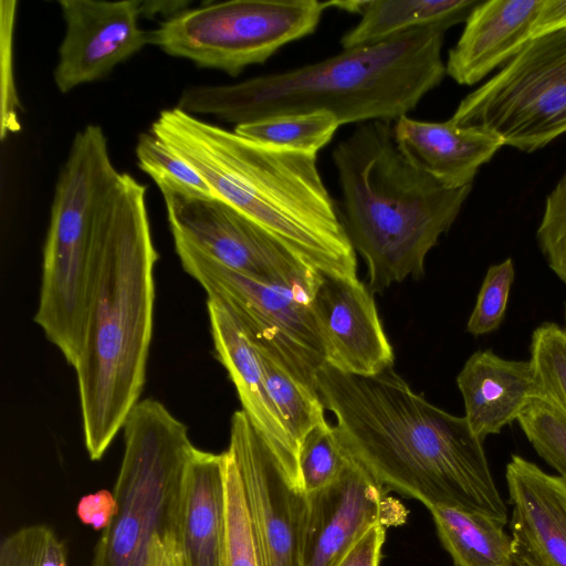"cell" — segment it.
<instances>
[{"label": "cell", "instance_id": "6da1fadb", "mask_svg": "<svg viewBox=\"0 0 566 566\" xmlns=\"http://www.w3.org/2000/svg\"><path fill=\"white\" fill-rule=\"evenodd\" d=\"M316 386L335 416L343 450L386 493L427 509L458 506L507 523L483 442L464 417L415 392L394 367L358 376L325 364Z\"/></svg>", "mask_w": 566, "mask_h": 566}, {"label": "cell", "instance_id": "7a4b0ae2", "mask_svg": "<svg viewBox=\"0 0 566 566\" xmlns=\"http://www.w3.org/2000/svg\"><path fill=\"white\" fill-rule=\"evenodd\" d=\"M146 186L109 180L98 213L78 356L74 365L84 443L102 459L139 401L153 335L158 259Z\"/></svg>", "mask_w": 566, "mask_h": 566}, {"label": "cell", "instance_id": "3957f363", "mask_svg": "<svg viewBox=\"0 0 566 566\" xmlns=\"http://www.w3.org/2000/svg\"><path fill=\"white\" fill-rule=\"evenodd\" d=\"M150 132L195 167L214 196L319 274L356 279V251L317 167V155L243 137L177 106Z\"/></svg>", "mask_w": 566, "mask_h": 566}, {"label": "cell", "instance_id": "277c9868", "mask_svg": "<svg viewBox=\"0 0 566 566\" xmlns=\"http://www.w3.org/2000/svg\"><path fill=\"white\" fill-rule=\"evenodd\" d=\"M442 28L408 31L300 67L228 85L186 87L177 107L238 125L281 114L327 111L340 126L396 122L446 75Z\"/></svg>", "mask_w": 566, "mask_h": 566}, {"label": "cell", "instance_id": "5b68a950", "mask_svg": "<svg viewBox=\"0 0 566 566\" xmlns=\"http://www.w3.org/2000/svg\"><path fill=\"white\" fill-rule=\"evenodd\" d=\"M391 123H360L332 153L342 191L339 216L367 264L373 293L423 274L427 254L449 231L472 188H447L417 169L399 150Z\"/></svg>", "mask_w": 566, "mask_h": 566}, {"label": "cell", "instance_id": "8992f818", "mask_svg": "<svg viewBox=\"0 0 566 566\" xmlns=\"http://www.w3.org/2000/svg\"><path fill=\"white\" fill-rule=\"evenodd\" d=\"M116 171L103 129L90 124L75 134L55 184L34 321L72 367L81 345L98 213Z\"/></svg>", "mask_w": 566, "mask_h": 566}, {"label": "cell", "instance_id": "52a82bcc", "mask_svg": "<svg viewBox=\"0 0 566 566\" xmlns=\"http://www.w3.org/2000/svg\"><path fill=\"white\" fill-rule=\"evenodd\" d=\"M123 430L113 492L118 510L95 546L92 566H147L154 536H177L180 483L195 449L186 424L147 398L134 406Z\"/></svg>", "mask_w": 566, "mask_h": 566}, {"label": "cell", "instance_id": "ba28073f", "mask_svg": "<svg viewBox=\"0 0 566 566\" xmlns=\"http://www.w3.org/2000/svg\"><path fill=\"white\" fill-rule=\"evenodd\" d=\"M325 10V2L317 0L211 2L163 21L150 31V44L200 67L238 76L312 34Z\"/></svg>", "mask_w": 566, "mask_h": 566}, {"label": "cell", "instance_id": "9c48e42d", "mask_svg": "<svg viewBox=\"0 0 566 566\" xmlns=\"http://www.w3.org/2000/svg\"><path fill=\"white\" fill-rule=\"evenodd\" d=\"M532 153L566 133V28L533 38L450 118Z\"/></svg>", "mask_w": 566, "mask_h": 566}, {"label": "cell", "instance_id": "30bf717a", "mask_svg": "<svg viewBox=\"0 0 566 566\" xmlns=\"http://www.w3.org/2000/svg\"><path fill=\"white\" fill-rule=\"evenodd\" d=\"M175 249L184 270L208 296L232 308L255 346L276 356L296 378L318 391L316 376L325 356L311 293L262 282L184 245Z\"/></svg>", "mask_w": 566, "mask_h": 566}, {"label": "cell", "instance_id": "8fae6325", "mask_svg": "<svg viewBox=\"0 0 566 566\" xmlns=\"http://www.w3.org/2000/svg\"><path fill=\"white\" fill-rule=\"evenodd\" d=\"M157 186L175 245L190 248L262 282L313 294L322 274L230 205L174 184Z\"/></svg>", "mask_w": 566, "mask_h": 566}, {"label": "cell", "instance_id": "7c38bea8", "mask_svg": "<svg viewBox=\"0 0 566 566\" xmlns=\"http://www.w3.org/2000/svg\"><path fill=\"white\" fill-rule=\"evenodd\" d=\"M228 451L243 486L263 566H303L307 493L243 410L231 418Z\"/></svg>", "mask_w": 566, "mask_h": 566}, {"label": "cell", "instance_id": "4fadbf2b", "mask_svg": "<svg viewBox=\"0 0 566 566\" xmlns=\"http://www.w3.org/2000/svg\"><path fill=\"white\" fill-rule=\"evenodd\" d=\"M65 34L53 71L61 93L99 81L145 45L150 31L139 27V0H61Z\"/></svg>", "mask_w": 566, "mask_h": 566}, {"label": "cell", "instance_id": "5bb4252c", "mask_svg": "<svg viewBox=\"0 0 566 566\" xmlns=\"http://www.w3.org/2000/svg\"><path fill=\"white\" fill-rule=\"evenodd\" d=\"M355 461L329 485L307 494L303 566H335L370 526L403 523L407 511Z\"/></svg>", "mask_w": 566, "mask_h": 566}, {"label": "cell", "instance_id": "9a60e30c", "mask_svg": "<svg viewBox=\"0 0 566 566\" xmlns=\"http://www.w3.org/2000/svg\"><path fill=\"white\" fill-rule=\"evenodd\" d=\"M373 292L358 277L321 275L311 297L325 364L352 375L373 376L395 363Z\"/></svg>", "mask_w": 566, "mask_h": 566}, {"label": "cell", "instance_id": "2e32d148", "mask_svg": "<svg viewBox=\"0 0 566 566\" xmlns=\"http://www.w3.org/2000/svg\"><path fill=\"white\" fill-rule=\"evenodd\" d=\"M505 478L515 566H566V482L516 454Z\"/></svg>", "mask_w": 566, "mask_h": 566}, {"label": "cell", "instance_id": "e0dca14e", "mask_svg": "<svg viewBox=\"0 0 566 566\" xmlns=\"http://www.w3.org/2000/svg\"><path fill=\"white\" fill-rule=\"evenodd\" d=\"M207 308L217 357L237 389L242 410L282 465L301 480L297 443L271 399L255 346L224 301L208 296Z\"/></svg>", "mask_w": 566, "mask_h": 566}, {"label": "cell", "instance_id": "ac0fdd59", "mask_svg": "<svg viewBox=\"0 0 566 566\" xmlns=\"http://www.w3.org/2000/svg\"><path fill=\"white\" fill-rule=\"evenodd\" d=\"M396 144L417 169L447 188L471 186L479 168L504 146L479 126L417 120L407 115L394 124Z\"/></svg>", "mask_w": 566, "mask_h": 566}, {"label": "cell", "instance_id": "d6986e66", "mask_svg": "<svg viewBox=\"0 0 566 566\" xmlns=\"http://www.w3.org/2000/svg\"><path fill=\"white\" fill-rule=\"evenodd\" d=\"M542 1H481L449 51L446 74L459 84L473 85L515 56L534 38Z\"/></svg>", "mask_w": 566, "mask_h": 566}, {"label": "cell", "instance_id": "ffe728a7", "mask_svg": "<svg viewBox=\"0 0 566 566\" xmlns=\"http://www.w3.org/2000/svg\"><path fill=\"white\" fill-rule=\"evenodd\" d=\"M226 451L195 447L182 474L176 541L182 566H222L226 535Z\"/></svg>", "mask_w": 566, "mask_h": 566}, {"label": "cell", "instance_id": "44dd1931", "mask_svg": "<svg viewBox=\"0 0 566 566\" xmlns=\"http://www.w3.org/2000/svg\"><path fill=\"white\" fill-rule=\"evenodd\" d=\"M457 385L464 418L482 442L517 421L526 406L539 398L531 361L505 359L491 349L476 350L467 359Z\"/></svg>", "mask_w": 566, "mask_h": 566}, {"label": "cell", "instance_id": "7402d4cb", "mask_svg": "<svg viewBox=\"0 0 566 566\" xmlns=\"http://www.w3.org/2000/svg\"><path fill=\"white\" fill-rule=\"evenodd\" d=\"M481 0H365L359 22L340 39L343 49L371 45L421 28L444 30L465 22Z\"/></svg>", "mask_w": 566, "mask_h": 566}, {"label": "cell", "instance_id": "603a6c76", "mask_svg": "<svg viewBox=\"0 0 566 566\" xmlns=\"http://www.w3.org/2000/svg\"><path fill=\"white\" fill-rule=\"evenodd\" d=\"M437 534L455 566H515L504 524L458 506L428 509Z\"/></svg>", "mask_w": 566, "mask_h": 566}, {"label": "cell", "instance_id": "cb8c5ba5", "mask_svg": "<svg viewBox=\"0 0 566 566\" xmlns=\"http://www.w3.org/2000/svg\"><path fill=\"white\" fill-rule=\"evenodd\" d=\"M255 348L271 399L298 447L312 429L327 422L325 419L326 408L318 391L296 378L269 350L258 346Z\"/></svg>", "mask_w": 566, "mask_h": 566}, {"label": "cell", "instance_id": "d4e9b609", "mask_svg": "<svg viewBox=\"0 0 566 566\" xmlns=\"http://www.w3.org/2000/svg\"><path fill=\"white\" fill-rule=\"evenodd\" d=\"M340 126L327 111L281 114L238 125L234 132L254 142L293 151L317 155Z\"/></svg>", "mask_w": 566, "mask_h": 566}, {"label": "cell", "instance_id": "484cf974", "mask_svg": "<svg viewBox=\"0 0 566 566\" xmlns=\"http://www.w3.org/2000/svg\"><path fill=\"white\" fill-rule=\"evenodd\" d=\"M226 535L222 566H263L237 464L226 451Z\"/></svg>", "mask_w": 566, "mask_h": 566}, {"label": "cell", "instance_id": "4316f807", "mask_svg": "<svg viewBox=\"0 0 566 566\" xmlns=\"http://www.w3.org/2000/svg\"><path fill=\"white\" fill-rule=\"evenodd\" d=\"M530 353L539 398L566 416V328L542 323L532 333Z\"/></svg>", "mask_w": 566, "mask_h": 566}, {"label": "cell", "instance_id": "83f0119b", "mask_svg": "<svg viewBox=\"0 0 566 566\" xmlns=\"http://www.w3.org/2000/svg\"><path fill=\"white\" fill-rule=\"evenodd\" d=\"M347 462L335 426L325 422L312 429L298 446V469L305 492L310 494L333 483Z\"/></svg>", "mask_w": 566, "mask_h": 566}, {"label": "cell", "instance_id": "f1b7e54d", "mask_svg": "<svg viewBox=\"0 0 566 566\" xmlns=\"http://www.w3.org/2000/svg\"><path fill=\"white\" fill-rule=\"evenodd\" d=\"M517 422L537 454L566 482V416L548 401L535 398Z\"/></svg>", "mask_w": 566, "mask_h": 566}, {"label": "cell", "instance_id": "f546056e", "mask_svg": "<svg viewBox=\"0 0 566 566\" xmlns=\"http://www.w3.org/2000/svg\"><path fill=\"white\" fill-rule=\"evenodd\" d=\"M136 157L139 168L156 185L169 182L190 192L216 197L198 170L151 132L139 135Z\"/></svg>", "mask_w": 566, "mask_h": 566}, {"label": "cell", "instance_id": "4dcf8cb0", "mask_svg": "<svg viewBox=\"0 0 566 566\" xmlns=\"http://www.w3.org/2000/svg\"><path fill=\"white\" fill-rule=\"evenodd\" d=\"M0 566H67L65 547L49 526H24L1 541Z\"/></svg>", "mask_w": 566, "mask_h": 566}, {"label": "cell", "instance_id": "1f68e13d", "mask_svg": "<svg viewBox=\"0 0 566 566\" xmlns=\"http://www.w3.org/2000/svg\"><path fill=\"white\" fill-rule=\"evenodd\" d=\"M515 270L512 259L491 265L481 284L467 331L481 336L496 331L503 322Z\"/></svg>", "mask_w": 566, "mask_h": 566}, {"label": "cell", "instance_id": "d6a6232c", "mask_svg": "<svg viewBox=\"0 0 566 566\" xmlns=\"http://www.w3.org/2000/svg\"><path fill=\"white\" fill-rule=\"evenodd\" d=\"M537 240L548 266L566 284V172L546 198Z\"/></svg>", "mask_w": 566, "mask_h": 566}, {"label": "cell", "instance_id": "836d02e7", "mask_svg": "<svg viewBox=\"0 0 566 566\" xmlns=\"http://www.w3.org/2000/svg\"><path fill=\"white\" fill-rule=\"evenodd\" d=\"M386 528L384 524L370 526L349 546L335 566H379Z\"/></svg>", "mask_w": 566, "mask_h": 566}, {"label": "cell", "instance_id": "e575fe53", "mask_svg": "<svg viewBox=\"0 0 566 566\" xmlns=\"http://www.w3.org/2000/svg\"><path fill=\"white\" fill-rule=\"evenodd\" d=\"M118 505L114 493L99 490L84 495L77 504L76 514L81 522L95 531H104L116 515Z\"/></svg>", "mask_w": 566, "mask_h": 566}, {"label": "cell", "instance_id": "d590c367", "mask_svg": "<svg viewBox=\"0 0 566 566\" xmlns=\"http://www.w3.org/2000/svg\"><path fill=\"white\" fill-rule=\"evenodd\" d=\"M566 28V0H543L534 25V38Z\"/></svg>", "mask_w": 566, "mask_h": 566}, {"label": "cell", "instance_id": "8d00e7d4", "mask_svg": "<svg viewBox=\"0 0 566 566\" xmlns=\"http://www.w3.org/2000/svg\"><path fill=\"white\" fill-rule=\"evenodd\" d=\"M147 566H182L175 535H155Z\"/></svg>", "mask_w": 566, "mask_h": 566}, {"label": "cell", "instance_id": "74e56055", "mask_svg": "<svg viewBox=\"0 0 566 566\" xmlns=\"http://www.w3.org/2000/svg\"><path fill=\"white\" fill-rule=\"evenodd\" d=\"M188 1H156L139 0L140 14L151 19L157 15L165 17V21L187 10Z\"/></svg>", "mask_w": 566, "mask_h": 566}, {"label": "cell", "instance_id": "f35d334b", "mask_svg": "<svg viewBox=\"0 0 566 566\" xmlns=\"http://www.w3.org/2000/svg\"><path fill=\"white\" fill-rule=\"evenodd\" d=\"M565 321H566V306H565Z\"/></svg>", "mask_w": 566, "mask_h": 566}]
</instances>
